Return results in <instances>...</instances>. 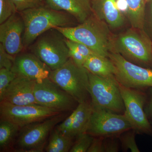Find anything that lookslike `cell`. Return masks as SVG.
<instances>
[{
  "instance_id": "83f0119b",
  "label": "cell",
  "mask_w": 152,
  "mask_h": 152,
  "mask_svg": "<svg viewBox=\"0 0 152 152\" xmlns=\"http://www.w3.org/2000/svg\"><path fill=\"white\" fill-rule=\"evenodd\" d=\"M18 12L42 5L44 0H11Z\"/></svg>"
},
{
  "instance_id": "f546056e",
  "label": "cell",
  "mask_w": 152,
  "mask_h": 152,
  "mask_svg": "<svg viewBox=\"0 0 152 152\" xmlns=\"http://www.w3.org/2000/svg\"><path fill=\"white\" fill-rule=\"evenodd\" d=\"M75 110L73 111L72 113L62 123L58 125L57 129L64 134L68 136L69 132L73 123L74 118L75 115Z\"/></svg>"
},
{
  "instance_id": "ac0fdd59",
  "label": "cell",
  "mask_w": 152,
  "mask_h": 152,
  "mask_svg": "<svg viewBox=\"0 0 152 152\" xmlns=\"http://www.w3.org/2000/svg\"><path fill=\"white\" fill-rule=\"evenodd\" d=\"M75 110V115L68 134L72 139L86 132L94 108L91 102L88 101L79 104Z\"/></svg>"
},
{
  "instance_id": "f1b7e54d",
  "label": "cell",
  "mask_w": 152,
  "mask_h": 152,
  "mask_svg": "<svg viewBox=\"0 0 152 152\" xmlns=\"http://www.w3.org/2000/svg\"><path fill=\"white\" fill-rule=\"evenodd\" d=\"M15 56L7 53L0 44V69L5 68L12 70Z\"/></svg>"
},
{
  "instance_id": "e575fe53",
  "label": "cell",
  "mask_w": 152,
  "mask_h": 152,
  "mask_svg": "<svg viewBox=\"0 0 152 152\" xmlns=\"http://www.w3.org/2000/svg\"><path fill=\"white\" fill-rule=\"evenodd\" d=\"M149 110L151 114L152 115V97L151 99V102H150V106H149Z\"/></svg>"
},
{
  "instance_id": "30bf717a",
  "label": "cell",
  "mask_w": 152,
  "mask_h": 152,
  "mask_svg": "<svg viewBox=\"0 0 152 152\" xmlns=\"http://www.w3.org/2000/svg\"><path fill=\"white\" fill-rule=\"evenodd\" d=\"M34 95L37 104L61 113L72 110L77 102L49 78L36 81Z\"/></svg>"
},
{
  "instance_id": "484cf974",
  "label": "cell",
  "mask_w": 152,
  "mask_h": 152,
  "mask_svg": "<svg viewBox=\"0 0 152 152\" xmlns=\"http://www.w3.org/2000/svg\"><path fill=\"white\" fill-rule=\"evenodd\" d=\"M17 77L12 70L1 68L0 69V98L11 82Z\"/></svg>"
},
{
  "instance_id": "52a82bcc",
  "label": "cell",
  "mask_w": 152,
  "mask_h": 152,
  "mask_svg": "<svg viewBox=\"0 0 152 152\" xmlns=\"http://www.w3.org/2000/svg\"><path fill=\"white\" fill-rule=\"evenodd\" d=\"M108 58L115 66L114 76L120 85L132 89L152 88V70L133 64L116 52L110 53Z\"/></svg>"
},
{
  "instance_id": "ba28073f",
  "label": "cell",
  "mask_w": 152,
  "mask_h": 152,
  "mask_svg": "<svg viewBox=\"0 0 152 152\" xmlns=\"http://www.w3.org/2000/svg\"><path fill=\"white\" fill-rule=\"evenodd\" d=\"M132 129L124 114L94 109L85 133L94 137H107Z\"/></svg>"
},
{
  "instance_id": "cb8c5ba5",
  "label": "cell",
  "mask_w": 152,
  "mask_h": 152,
  "mask_svg": "<svg viewBox=\"0 0 152 152\" xmlns=\"http://www.w3.org/2000/svg\"><path fill=\"white\" fill-rule=\"evenodd\" d=\"M136 132L132 129L122 133L120 140L124 149L130 150L132 152H140L135 141Z\"/></svg>"
},
{
  "instance_id": "3957f363",
  "label": "cell",
  "mask_w": 152,
  "mask_h": 152,
  "mask_svg": "<svg viewBox=\"0 0 152 152\" xmlns=\"http://www.w3.org/2000/svg\"><path fill=\"white\" fill-rule=\"evenodd\" d=\"M65 39L64 35L54 28L39 36L28 48L51 71L55 70L69 59Z\"/></svg>"
},
{
  "instance_id": "44dd1931",
  "label": "cell",
  "mask_w": 152,
  "mask_h": 152,
  "mask_svg": "<svg viewBox=\"0 0 152 152\" xmlns=\"http://www.w3.org/2000/svg\"><path fill=\"white\" fill-rule=\"evenodd\" d=\"M72 140L56 128L51 132L45 151L47 152H69L73 145Z\"/></svg>"
},
{
  "instance_id": "5bb4252c",
  "label": "cell",
  "mask_w": 152,
  "mask_h": 152,
  "mask_svg": "<svg viewBox=\"0 0 152 152\" xmlns=\"http://www.w3.org/2000/svg\"><path fill=\"white\" fill-rule=\"evenodd\" d=\"M12 70L17 77L37 81L49 78L51 70L31 53H20L15 56Z\"/></svg>"
},
{
  "instance_id": "ffe728a7",
  "label": "cell",
  "mask_w": 152,
  "mask_h": 152,
  "mask_svg": "<svg viewBox=\"0 0 152 152\" xmlns=\"http://www.w3.org/2000/svg\"><path fill=\"white\" fill-rule=\"evenodd\" d=\"M128 5L127 16L134 28L141 29L143 27L145 19L144 0H126Z\"/></svg>"
},
{
  "instance_id": "d6a6232c",
  "label": "cell",
  "mask_w": 152,
  "mask_h": 152,
  "mask_svg": "<svg viewBox=\"0 0 152 152\" xmlns=\"http://www.w3.org/2000/svg\"><path fill=\"white\" fill-rule=\"evenodd\" d=\"M105 152H116L118 151V145L113 140H104Z\"/></svg>"
},
{
  "instance_id": "2e32d148",
  "label": "cell",
  "mask_w": 152,
  "mask_h": 152,
  "mask_svg": "<svg viewBox=\"0 0 152 152\" xmlns=\"http://www.w3.org/2000/svg\"><path fill=\"white\" fill-rule=\"evenodd\" d=\"M46 5L56 10L69 14L80 23L94 14L89 0H44Z\"/></svg>"
},
{
  "instance_id": "4fadbf2b",
  "label": "cell",
  "mask_w": 152,
  "mask_h": 152,
  "mask_svg": "<svg viewBox=\"0 0 152 152\" xmlns=\"http://www.w3.org/2000/svg\"><path fill=\"white\" fill-rule=\"evenodd\" d=\"M24 31V22L18 12L0 24V44L7 53L16 56L25 49L23 44Z\"/></svg>"
},
{
  "instance_id": "603a6c76",
  "label": "cell",
  "mask_w": 152,
  "mask_h": 152,
  "mask_svg": "<svg viewBox=\"0 0 152 152\" xmlns=\"http://www.w3.org/2000/svg\"><path fill=\"white\" fill-rule=\"evenodd\" d=\"M77 140L70 150V152H88L94 137L84 133L77 137Z\"/></svg>"
},
{
  "instance_id": "1f68e13d",
  "label": "cell",
  "mask_w": 152,
  "mask_h": 152,
  "mask_svg": "<svg viewBox=\"0 0 152 152\" xmlns=\"http://www.w3.org/2000/svg\"><path fill=\"white\" fill-rule=\"evenodd\" d=\"M69 56L76 64L80 66H83L87 59L75 50L69 49Z\"/></svg>"
},
{
  "instance_id": "d590c367",
  "label": "cell",
  "mask_w": 152,
  "mask_h": 152,
  "mask_svg": "<svg viewBox=\"0 0 152 152\" xmlns=\"http://www.w3.org/2000/svg\"><path fill=\"white\" fill-rule=\"evenodd\" d=\"M151 15L152 18V0L151 1Z\"/></svg>"
},
{
  "instance_id": "4dcf8cb0",
  "label": "cell",
  "mask_w": 152,
  "mask_h": 152,
  "mask_svg": "<svg viewBox=\"0 0 152 152\" xmlns=\"http://www.w3.org/2000/svg\"><path fill=\"white\" fill-rule=\"evenodd\" d=\"M104 137L94 138L88 152H105Z\"/></svg>"
},
{
  "instance_id": "74e56055",
  "label": "cell",
  "mask_w": 152,
  "mask_h": 152,
  "mask_svg": "<svg viewBox=\"0 0 152 152\" xmlns=\"http://www.w3.org/2000/svg\"><path fill=\"white\" fill-rule=\"evenodd\" d=\"M90 1H94V0H89Z\"/></svg>"
},
{
  "instance_id": "6da1fadb",
  "label": "cell",
  "mask_w": 152,
  "mask_h": 152,
  "mask_svg": "<svg viewBox=\"0 0 152 152\" xmlns=\"http://www.w3.org/2000/svg\"><path fill=\"white\" fill-rule=\"evenodd\" d=\"M66 38L83 44L98 56L108 58L114 41L103 21L93 14L80 25L56 28Z\"/></svg>"
},
{
  "instance_id": "e0dca14e",
  "label": "cell",
  "mask_w": 152,
  "mask_h": 152,
  "mask_svg": "<svg viewBox=\"0 0 152 152\" xmlns=\"http://www.w3.org/2000/svg\"><path fill=\"white\" fill-rule=\"evenodd\" d=\"M92 7L95 15L110 27L118 28L124 24V16L117 8L116 0H94Z\"/></svg>"
},
{
  "instance_id": "d4e9b609",
  "label": "cell",
  "mask_w": 152,
  "mask_h": 152,
  "mask_svg": "<svg viewBox=\"0 0 152 152\" xmlns=\"http://www.w3.org/2000/svg\"><path fill=\"white\" fill-rule=\"evenodd\" d=\"M18 12L11 0H0V24Z\"/></svg>"
},
{
  "instance_id": "4316f807",
  "label": "cell",
  "mask_w": 152,
  "mask_h": 152,
  "mask_svg": "<svg viewBox=\"0 0 152 152\" xmlns=\"http://www.w3.org/2000/svg\"><path fill=\"white\" fill-rule=\"evenodd\" d=\"M66 44L69 49L75 50L87 59L90 56L95 54L90 48L83 44L75 42L66 38Z\"/></svg>"
},
{
  "instance_id": "9c48e42d",
  "label": "cell",
  "mask_w": 152,
  "mask_h": 152,
  "mask_svg": "<svg viewBox=\"0 0 152 152\" xmlns=\"http://www.w3.org/2000/svg\"><path fill=\"white\" fill-rule=\"evenodd\" d=\"M61 112L38 104L17 105L1 101V119L7 120L18 125L20 128L40 121Z\"/></svg>"
},
{
  "instance_id": "836d02e7",
  "label": "cell",
  "mask_w": 152,
  "mask_h": 152,
  "mask_svg": "<svg viewBox=\"0 0 152 152\" xmlns=\"http://www.w3.org/2000/svg\"><path fill=\"white\" fill-rule=\"evenodd\" d=\"M117 8L122 14L127 15L128 5L126 0H116Z\"/></svg>"
},
{
  "instance_id": "8992f818",
  "label": "cell",
  "mask_w": 152,
  "mask_h": 152,
  "mask_svg": "<svg viewBox=\"0 0 152 152\" xmlns=\"http://www.w3.org/2000/svg\"><path fill=\"white\" fill-rule=\"evenodd\" d=\"M64 118L61 113L21 128L16 142L17 151H43L49 134Z\"/></svg>"
},
{
  "instance_id": "7a4b0ae2",
  "label": "cell",
  "mask_w": 152,
  "mask_h": 152,
  "mask_svg": "<svg viewBox=\"0 0 152 152\" xmlns=\"http://www.w3.org/2000/svg\"><path fill=\"white\" fill-rule=\"evenodd\" d=\"M20 13L25 23L23 36L24 49L29 46L41 34L52 28L74 26V20L69 14L42 5Z\"/></svg>"
},
{
  "instance_id": "5b68a950",
  "label": "cell",
  "mask_w": 152,
  "mask_h": 152,
  "mask_svg": "<svg viewBox=\"0 0 152 152\" xmlns=\"http://www.w3.org/2000/svg\"><path fill=\"white\" fill-rule=\"evenodd\" d=\"M49 78L79 104L88 102L90 96L88 72L70 58L61 67L51 71Z\"/></svg>"
},
{
  "instance_id": "8d00e7d4",
  "label": "cell",
  "mask_w": 152,
  "mask_h": 152,
  "mask_svg": "<svg viewBox=\"0 0 152 152\" xmlns=\"http://www.w3.org/2000/svg\"><path fill=\"white\" fill-rule=\"evenodd\" d=\"M144 1H145L146 3H147L148 2L151 1V0H144Z\"/></svg>"
},
{
  "instance_id": "8fae6325",
  "label": "cell",
  "mask_w": 152,
  "mask_h": 152,
  "mask_svg": "<svg viewBox=\"0 0 152 152\" xmlns=\"http://www.w3.org/2000/svg\"><path fill=\"white\" fill-rule=\"evenodd\" d=\"M120 90L124 104V114L130 123L132 129L137 133L151 134V125L144 112V95L134 89L121 85Z\"/></svg>"
},
{
  "instance_id": "7c38bea8",
  "label": "cell",
  "mask_w": 152,
  "mask_h": 152,
  "mask_svg": "<svg viewBox=\"0 0 152 152\" xmlns=\"http://www.w3.org/2000/svg\"><path fill=\"white\" fill-rule=\"evenodd\" d=\"M116 53L139 62H149L152 58L151 43L141 33L130 31L121 35L114 42Z\"/></svg>"
},
{
  "instance_id": "7402d4cb",
  "label": "cell",
  "mask_w": 152,
  "mask_h": 152,
  "mask_svg": "<svg viewBox=\"0 0 152 152\" xmlns=\"http://www.w3.org/2000/svg\"><path fill=\"white\" fill-rule=\"evenodd\" d=\"M21 128L18 125L7 120L1 119L0 121V148H8L15 138Z\"/></svg>"
},
{
  "instance_id": "9a60e30c",
  "label": "cell",
  "mask_w": 152,
  "mask_h": 152,
  "mask_svg": "<svg viewBox=\"0 0 152 152\" xmlns=\"http://www.w3.org/2000/svg\"><path fill=\"white\" fill-rule=\"evenodd\" d=\"M36 80L18 76L6 89L1 101L17 105L37 104L34 95Z\"/></svg>"
},
{
  "instance_id": "d6986e66",
  "label": "cell",
  "mask_w": 152,
  "mask_h": 152,
  "mask_svg": "<svg viewBox=\"0 0 152 152\" xmlns=\"http://www.w3.org/2000/svg\"><path fill=\"white\" fill-rule=\"evenodd\" d=\"M83 67L91 73L100 76L114 75L115 68L108 58L93 55L86 60Z\"/></svg>"
},
{
  "instance_id": "277c9868",
  "label": "cell",
  "mask_w": 152,
  "mask_h": 152,
  "mask_svg": "<svg viewBox=\"0 0 152 152\" xmlns=\"http://www.w3.org/2000/svg\"><path fill=\"white\" fill-rule=\"evenodd\" d=\"M89 94L94 109L124 113L120 85L114 75L100 76L88 72Z\"/></svg>"
}]
</instances>
